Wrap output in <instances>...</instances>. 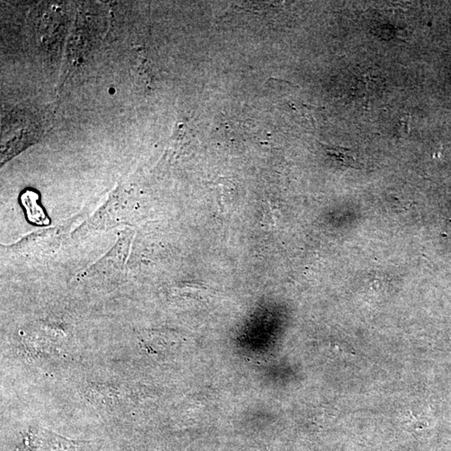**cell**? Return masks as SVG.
Masks as SVG:
<instances>
[{"mask_svg":"<svg viewBox=\"0 0 451 451\" xmlns=\"http://www.w3.org/2000/svg\"><path fill=\"white\" fill-rule=\"evenodd\" d=\"M23 203H29L30 206L27 207V210L29 212V219L33 222H37V223H41L44 222L45 217L44 214L42 213L41 209L39 208V206L37 204L34 207V204L38 200V196L36 194L34 193L33 191H28L26 193L23 195Z\"/></svg>","mask_w":451,"mask_h":451,"instance_id":"277c9868","label":"cell"},{"mask_svg":"<svg viewBox=\"0 0 451 451\" xmlns=\"http://www.w3.org/2000/svg\"><path fill=\"white\" fill-rule=\"evenodd\" d=\"M326 152L329 156L333 157L340 162L341 164L345 165L346 167H354L356 168L357 159L355 153L352 151L346 149V148L334 147L326 148Z\"/></svg>","mask_w":451,"mask_h":451,"instance_id":"3957f363","label":"cell"},{"mask_svg":"<svg viewBox=\"0 0 451 451\" xmlns=\"http://www.w3.org/2000/svg\"><path fill=\"white\" fill-rule=\"evenodd\" d=\"M75 220L68 221L64 225L42 230L20 240L12 246V249L22 254H35L51 248L61 241L64 235L71 227Z\"/></svg>","mask_w":451,"mask_h":451,"instance_id":"6da1fadb","label":"cell"},{"mask_svg":"<svg viewBox=\"0 0 451 451\" xmlns=\"http://www.w3.org/2000/svg\"><path fill=\"white\" fill-rule=\"evenodd\" d=\"M110 93H114V89H110Z\"/></svg>","mask_w":451,"mask_h":451,"instance_id":"5b68a950","label":"cell"},{"mask_svg":"<svg viewBox=\"0 0 451 451\" xmlns=\"http://www.w3.org/2000/svg\"><path fill=\"white\" fill-rule=\"evenodd\" d=\"M130 240H131L130 233L124 235L120 238L118 242H116L110 253L85 271V274L89 276L95 274L106 275L110 273H118L121 272L128 255Z\"/></svg>","mask_w":451,"mask_h":451,"instance_id":"7a4b0ae2","label":"cell"}]
</instances>
